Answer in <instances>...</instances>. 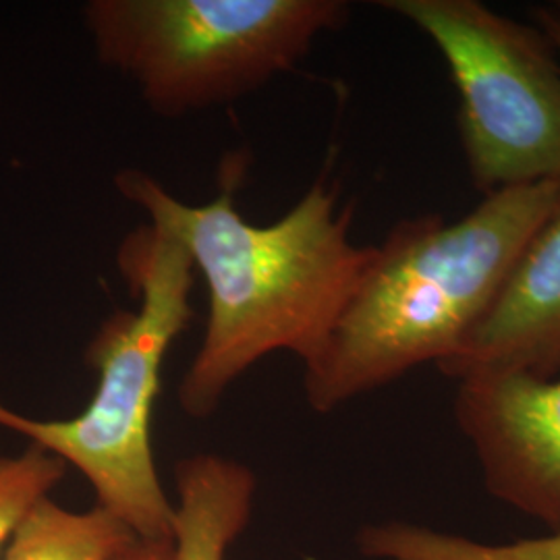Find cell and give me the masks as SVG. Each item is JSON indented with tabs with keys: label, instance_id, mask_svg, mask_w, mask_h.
Segmentation results:
<instances>
[{
	"label": "cell",
	"instance_id": "obj_1",
	"mask_svg": "<svg viewBox=\"0 0 560 560\" xmlns=\"http://www.w3.org/2000/svg\"><path fill=\"white\" fill-rule=\"evenodd\" d=\"M241 168L229 171L206 203H185L140 168L115 175L117 191L148 224L179 243L208 287L200 349L179 386L180 409L210 418L241 376L277 351L303 365L320 353L358 289L374 245L351 240V210L316 180L284 217L245 221L235 206Z\"/></svg>",
	"mask_w": 560,
	"mask_h": 560
},
{
	"label": "cell",
	"instance_id": "obj_2",
	"mask_svg": "<svg viewBox=\"0 0 560 560\" xmlns=\"http://www.w3.org/2000/svg\"><path fill=\"white\" fill-rule=\"evenodd\" d=\"M560 179L509 187L457 221H400L372 258L320 353L303 365L310 407L340 405L457 355L550 214Z\"/></svg>",
	"mask_w": 560,
	"mask_h": 560
},
{
	"label": "cell",
	"instance_id": "obj_3",
	"mask_svg": "<svg viewBox=\"0 0 560 560\" xmlns=\"http://www.w3.org/2000/svg\"><path fill=\"white\" fill-rule=\"evenodd\" d=\"M117 266L138 307L115 310L85 347V363L98 372L92 400L71 420H34L0 402V428L73 465L98 506L141 540H173L175 504L156 469L152 416L164 358L196 320V268L152 224L120 241Z\"/></svg>",
	"mask_w": 560,
	"mask_h": 560
},
{
	"label": "cell",
	"instance_id": "obj_4",
	"mask_svg": "<svg viewBox=\"0 0 560 560\" xmlns=\"http://www.w3.org/2000/svg\"><path fill=\"white\" fill-rule=\"evenodd\" d=\"M342 0H90L96 59L179 119L260 92L349 20Z\"/></svg>",
	"mask_w": 560,
	"mask_h": 560
},
{
	"label": "cell",
	"instance_id": "obj_5",
	"mask_svg": "<svg viewBox=\"0 0 560 560\" xmlns=\"http://www.w3.org/2000/svg\"><path fill=\"white\" fill-rule=\"evenodd\" d=\"M441 50L459 96V136L483 196L560 179V62L540 27L480 0H382Z\"/></svg>",
	"mask_w": 560,
	"mask_h": 560
},
{
	"label": "cell",
	"instance_id": "obj_6",
	"mask_svg": "<svg viewBox=\"0 0 560 560\" xmlns=\"http://www.w3.org/2000/svg\"><path fill=\"white\" fill-rule=\"evenodd\" d=\"M455 420L488 492L560 532V376H467L457 388Z\"/></svg>",
	"mask_w": 560,
	"mask_h": 560
},
{
	"label": "cell",
	"instance_id": "obj_7",
	"mask_svg": "<svg viewBox=\"0 0 560 560\" xmlns=\"http://www.w3.org/2000/svg\"><path fill=\"white\" fill-rule=\"evenodd\" d=\"M439 370L455 381L486 372L559 376L560 196L476 330Z\"/></svg>",
	"mask_w": 560,
	"mask_h": 560
},
{
	"label": "cell",
	"instance_id": "obj_8",
	"mask_svg": "<svg viewBox=\"0 0 560 560\" xmlns=\"http://www.w3.org/2000/svg\"><path fill=\"white\" fill-rule=\"evenodd\" d=\"M173 560H226L252 517L256 476L240 460L200 453L177 463Z\"/></svg>",
	"mask_w": 560,
	"mask_h": 560
},
{
	"label": "cell",
	"instance_id": "obj_9",
	"mask_svg": "<svg viewBox=\"0 0 560 560\" xmlns=\"http://www.w3.org/2000/svg\"><path fill=\"white\" fill-rule=\"evenodd\" d=\"M136 540L129 525L98 504L71 511L48 497L21 521L0 560H113Z\"/></svg>",
	"mask_w": 560,
	"mask_h": 560
},
{
	"label": "cell",
	"instance_id": "obj_10",
	"mask_svg": "<svg viewBox=\"0 0 560 560\" xmlns=\"http://www.w3.org/2000/svg\"><path fill=\"white\" fill-rule=\"evenodd\" d=\"M358 548L374 560H560V532L488 544L418 523L386 521L361 527Z\"/></svg>",
	"mask_w": 560,
	"mask_h": 560
},
{
	"label": "cell",
	"instance_id": "obj_11",
	"mask_svg": "<svg viewBox=\"0 0 560 560\" xmlns=\"http://www.w3.org/2000/svg\"><path fill=\"white\" fill-rule=\"evenodd\" d=\"M67 474V465L30 444L20 455L0 457V559L27 513L50 497Z\"/></svg>",
	"mask_w": 560,
	"mask_h": 560
},
{
	"label": "cell",
	"instance_id": "obj_12",
	"mask_svg": "<svg viewBox=\"0 0 560 560\" xmlns=\"http://www.w3.org/2000/svg\"><path fill=\"white\" fill-rule=\"evenodd\" d=\"M173 540H138L113 560H173Z\"/></svg>",
	"mask_w": 560,
	"mask_h": 560
},
{
	"label": "cell",
	"instance_id": "obj_13",
	"mask_svg": "<svg viewBox=\"0 0 560 560\" xmlns=\"http://www.w3.org/2000/svg\"><path fill=\"white\" fill-rule=\"evenodd\" d=\"M538 27L546 34V38L552 42L557 55L560 57V2L540 7L534 11Z\"/></svg>",
	"mask_w": 560,
	"mask_h": 560
}]
</instances>
